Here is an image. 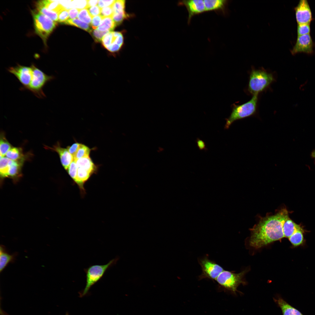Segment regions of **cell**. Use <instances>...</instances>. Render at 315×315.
Instances as JSON below:
<instances>
[{"mask_svg": "<svg viewBox=\"0 0 315 315\" xmlns=\"http://www.w3.org/2000/svg\"><path fill=\"white\" fill-rule=\"evenodd\" d=\"M22 162L13 161L10 167L8 176H14L18 173L20 170Z\"/></svg>", "mask_w": 315, "mask_h": 315, "instance_id": "cell-29", "label": "cell"}, {"mask_svg": "<svg viewBox=\"0 0 315 315\" xmlns=\"http://www.w3.org/2000/svg\"><path fill=\"white\" fill-rule=\"evenodd\" d=\"M115 1V0H99L98 5L100 8H101L105 7L111 6L113 5Z\"/></svg>", "mask_w": 315, "mask_h": 315, "instance_id": "cell-41", "label": "cell"}, {"mask_svg": "<svg viewBox=\"0 0 315 315\" xmlns=\"http://www.w3.org/2000/svg\"><path fill=\"white\" fill-rule=\"evenodd\" d=\"M302 228L300 225L295 223L289 217L285 221L283 227L284 237L289 238L296 231Z\"/></svg>", "mask_w": 315, "mask_h": 315, "instance_id": "cell-17", "label": "cell"}, {"mask_svg": "<svg viewBox=\"0 0 315 315\" xmlns=\"http://www.w3.org/2000/svg\"><path fill=\"white\" fill-rule=\"evenodd\" d=\"M88 9L92 17L99 15L101 13V9L98 6L92 7Z\"/></svg>", "mask_w": 315, "mask_h": 315, "instance_id": "cell-40", "label": "cell"}, {"mask_svg": "<svg viewBox=\"0 0 315 315\" xmlns=\"http://www.w3.org/2000/svg\"><path fill=\"white\" fill-rule=\"evenodd\" d=\"M310 24H298L297 27L298 36L310 34Z\"/></svg>", "mask_w": 315, "mask_h": 315, "instance_id": "cell-31", "label": "cell"}, {"mask_svg": "<svg viewBox=\"0 0 315 315\" xmlns=\"http://www.w3.org/2000/svg\"><path fill=\"white\" fill-rule=\"evenodd\" d=\"M179 4L184 6L188 10V24L194 16L206 12L204 0H183L179 2Z\"/></svg>", "mask_w": 315, "mask_h": 315, "instance_id": "cell-12", "label": "cell"}, {"mask_svg": "<svg viewBox=\"0 0 315 315\" xmlns=\"http://www.w3.org/2000/svg\"><path fill=\"white\" fill-rule=\"evenodd\" d=\"M109 32H102L96 29L92 30L90 33L95 42H98L102 41L104 36Z\"/></svg>", "mask_w": 315, "mask_h": 315, "instance_id": "cell-35", "label": "cell"}, {"mask_svg": "<svg viewBox=\"0 0 315 315\" xmlns=\"http://www.w3.org/2000/svg\"><path fill=\"white\" fill-rule=\"evenodd\" d=\"M78 168H81L88 171L92 174L96 171V167L89 156L75 160Z\"/></svg>", "mask_w": 315, "mask_h": 315, "instance_id": "cell-18", "label": "cell"}, {"mask_svg": "<svg viewBox=\"0 0 315 315\" xmlns=\"http://www.w3.org/2000/svg\"><path fill=\"white\" fill-rule=\"evenodd\" d=\"M35 32L46 45L47 40L56 26V22L37 10H32Z\"/></svg>", "mask_w": 315, "mask_h": 315, "instance_id": "cell-5", "label": "cell"}, {"mask_svg": "<svg viewBox=\"0 0 315 315\" xmlns=\"http://www.w3.org/2000/svg\"><path fill=\"white\" fill-rule=\"evenodd\" d=\"M0 141V156L4 157L7 152L11 148V146L6 138L1 136Z\"/></svg>", "mask_w": 315, "mask_h": 315, "instance_id": "cell-28", "label": "cell"}, {"mask_svg": "<svg viewBox=\"0 0 315 315\" xmlns=\"http://www.w3.org/2000/svg\"><path fill=\"white\" fill-rule=\"evenodd\" d=\"M311 155L313 157L315 158V150L312 153Z\"/></svg>", "mask_w": 315, "mask_h": 315, "instance_id": "cell-46", "label": "cell"}, {"mask_svg": "<svg viewBox=\"0 0 315 315\" xmlns=\"http://www.w3.org/2000/svg\"><path fill=\"white\" fill-rule=\"evenodd\" d=\"M288 217V212L284 208L275 214L261 218L251 229L250 245L259 249L284 237L283 225Z\"/></svg>", "mask_w": 315, "mask_h": 315, "instance_id": "cell-1", "label": "cell"}, {"mask_svg": "<svg viewBox=\"0 0 315 315\" xmlns=\"http://www.w3.org/2000/svg\"><path fill=\"white\" fill-rule=\"evenodd\" d=\"M258 96V95H253L250 100L241 105L233 104L230 116L225 119V129H229L232 123L237 120L254 115L257 111Z\"/></svg>", "mask_w": 315, "mask_h": 315, "instance_id": "cell-3", "label": "cell"}, {"mask_svg": "<svg viewBox=\"0 0 315 315\" xmlns=\"http://www.w3.org/2000/svg\"><path fill=\"white\" fill-rule=\"evenodd\" d=\"M115 37L113 32H110L105 35L103 38L102 42L103 45L106 48L114 43Z\"/></svg>", "mask_w": 315, "mask_h": 315, "instance_id": "cell-32", "label": "cell"}, {"mask_svg": "<svg viewBox=\"0 0 315 315\" xmlns=\"http://www.w3.org/2000/svg\"><path fill=\"white\" fill-rule=\"evenodd\" d=\"M13 161L6 157H1L0 161V172L3 177L8 176V173L10 165Z\"/></svg>", "mask_w": 315, "mask_h": 315, "instance_id": "cell-24", "label": "cell"}, {"mask_svg": "<svg viewBox=\"0 0 315 315\" xmlns=\"http://www.w3.org/2000/svg\"><path fill=\"white\" fill-rule=\"evenodd\" d=\"M6 157L13 161H23V154L20 148L12 147L7 153Z\"/></svg>", "mask_w": 315, "mask_h": 315, "instance_id": "cell-22", "label": "cell"}, {"mask_svg": "<svg viewBox=\"0 0 315 315\" xmlns=\"http://www.w3.org/2000/svg\"><path fill=\"white\" fill-rule=\"evenodd\" d=\"M245 273V271L236 274L224 270L216 281L221 287L235 293L239 285L243 283L242 279Z\"/></svg>", "mask_w": 315, "mask_h": 315, "instance_id": "cell-7", "label": "cell"}, {"mask_svg": "<svg viewBox=\"0 0 315 315\" xmlns=\"http://www.w3.org/2000/svg\"><path fill=\"white\" fill-rule=\"evenodd\" d=\"M88 0H71V8H75L80 10L87 8Z\"/></svg>", "mask_w": 315, "mask_h": 315, "instance_id": "cell-34", "label": "cell"}, {"mask_svg": "<svg viewBox=\"0 0 315 315\" xmlns=\"http://www.w3.org/2000/svg\"><path fill=\"white\" fill-rule=\"evenodd\" d=\"M119 259L116 257L104 265H95L84 269L86 274V284L81 296L86 295L91 287L103 277L106 271L115 265Z\"/></svg>", "mask_w": 315, "mask_h": 315, "instance_id": "cell-4", "label": "cell"}, {"mask_svg": "<svg viewBox=\"0 0 315 315\" xmlns=\"http://www.w3.org/2000/svg\"><path fill=\"white\" fill-rule=\"evenodd\" d=\"M80 145V144L76 142L74 143L71 146L67 147L68 151L73 157L76 154Z\"/></svg>", "mask_w": 315, "mask_h": 315, "instance_id": "cell-39", "label": "cell"}, {"mask_svg": "<svg viewBox=\"0 0 315 315\" xmlns=\"http://www.w3.org/2000/svg\"><path fill=\"white\" fill-rule=\"evenodd\" d=\"M40 1L46 8L58 13L62 9L64 8L58 0H41Z\"/></svg>", "mask_w": 315, "mask_h": 315, "instance_id": "cell-23", "label": "cell"}, {"mask_svg": "<svg viewBox=\"0 0 315 315\" xmlns=\"http://www.w3.org/2000/svg\"><path fill=\"white\" fill-rule=\"evenodd\" d=\"M125 0H115L112 5L113 13L125 12Z\"/></svg>", "mask_w": 315, "mask_h": 315, "instance_id": "cell-30", "label": "cell"}, {"mask_svg": "<svg viewBox=\"0 0 315 315\" xmlns=\"http://www.w3.org/2000/svg\"><path fill=\"white\" fill-rule=\"evenodd\" d=\"M65 315H69V314H68V313H67V312H66V314H65Z\"/></svg>", "mask_w": 315, "mask_h": 315, "instance_id": "cell-47", "label": "cell"}, {"mask_svg": "<svg viewBox=\"0 0 315 315\" xmlns=\"http://www.w3.org/2000/svg\"><path fill=\"white\" fill-rule=\"evenodd\" d=\"M103 18L100 15H97L92 18L90 25L93 29H96L101 23Z\"/></svg>", "mask_w": 315, "mask_h": 315, "instance_id": "cell-38", "label": "cell"}, {"mask_svg": "<svg viewBox=\"0 0 315 315\" xmlns=\"http://www.w3.org/2000/svg\"><path fill=\"white\" fill-rule=\"evenodd\" d=\"M92 18L87 8L80 10L78 16L79 20L90 24H91Z\"/></svg>", "mask_w": 315, "mask_h": 315, "instance_id": "cell-27", "label": "cell"}, {"mask_svg": "<svg viewBox=\"0 0 315 315\" xmlns=\"http://www.w3.org/2000/svg\"><path fill=\"white\" fill-rule=\"evenodd\" d=\"M116 25L112 17L103 18L101 24L97 28L102 32H112Z\"/></svg>", "mask_w": 315, "mask_h": 315, "instance_id": "cell-21", "label": "cell"}, {"mask_svg": "<svg viewBox=\"0 0 315 315\" xmlns=\"http://www.w3.org/2000/svg\"><path fill=\"white\" fill-rule=\"evenodd\" d=\"M294 9L298 24H310L313 20L312 14L307 0H300Z\"/></svg>", "mask_w": 315, "mask_h": 315, "instance_id": "cell-10", "label": "cell"}, {"mask_svg": "<svg viewBox=\"0 0 315 315\" xmlns=\"http://www.w3.org/2000/svg\"><path fill=\"white\" fill-rule=\"evenodd\" d=\"M202 272L199 276V280L207 278L216 280L220 274L223 270V268L214 261L209 259L206 256L199 259Z\"/></svg>", "mask_w": 315, "mask_h": 315, "instance_id": "cell-8", "label": "cell"}, {"mask_svg": "<svg viewBox=\"0 0 315 315\" xmlns=\"http://www.w3.org/2000/svg\"><path fill=\"white\" fill-rule=\"evenodd\" d=\"M280 308L283 315H304L299 310L293 307L281 297L275 300Z\"/></svg>", "mask_w": 315, "mask_h": 315, "instance_id": "cell-16", "label": "cell"}, {"mask_svg": "<svg viewBox=\"0 0 315 315\" xmlns=\"http://www.w3.org/2000/svg\"><path fill=\"white\" fill-rule=\"evenodd\" d=\"M90 149L86 146L80 144L79 148L74 157V160L89 156Z\"/></svg>", "mask_w": 315, "mask_h": 315, "instance_id": "cell-26", "label": "cell"}, {"mask_svg": "<svg viewBox=\"0 0 315 315\" xmlns=\"http://www.w3.org/2000/svg\"><path fill=\"white\" fill-rule=\"evenodd\" d=\"M314 46L310 34L298 36L296 43L290 52L293 55L300 52L310 54L313 53Z\"/></svg>", "mask_w": 315, "mask_h": 315, "instance_id": "cell-11", "label": "cell"}, {"mask_svg": "<svg viewBox=\"0 0 315 315\" xmlns=\"http://www.w3.org/2000/svg\"><path fill=\"white\" fill-rule=\"evenodd\" d=\"M58 15V22L64 24L69 19V11L65 8L61 10Z\"/></svg>", "mask_w": 315, "mask_h": 315, "instance_id": "cell-36", "label": "cell"}, {"mask_svg": "<svg viewBox=\"0 0 315 315\" xmlns=\"http://www.w3.org/2000/svg\"><path fill=\"white\" fill-rule=\"evenodd\" d=\"M18 255L15 252L10 254L7 252L5 246L1 245L0 247V271L1 272L10 263L13 262Z\"/></svg>", "mask_w": 315, "mask_h": 315, "instance_id": "cell-15", "label": "cell"}, {"mask_svg": "<svg viewBox=\"0 0 315 315\" xmlns=\"http://www.w3.org/2000/svg\"><path fill=\"white\" fill-rule=\"evenodd\" d=\"M113 13L112 6L104 7L101 9L100 15L103 17H112Z\"/></svg>", "mask_w": 315, "mask_h": 315, "instance_id": "cell-37", "label": "cell"}, {"mask_svg": "<svg viewBox=\"0 0 315 315\" xmlns=\"http://www.w3.org/2000/svg\"><path fill=\"white\" fill-rule=\"evenodd\" d=\"M64 24L79 27L89 33H90L92 30L91 27L89 24L81 21L77 18L72 20L69 19Z\"/></svg>", "mask_w": 315, "mask_h": 315, "instance_id": "cell-25", "label": "cell"}, {"mask_svg": "<svg viewBox=\"0 0 315 315\" xmlns=\"http://www.w3.org/2000/svg\"><path fill=\"white\" fill-rule=\"evenodd\" d=\"M304 230L303 228L295 232L289 238V240L293 247L303 245L305 240L304 237Z\"/></svg>", "mask_w": 315, "mask_h": 315, "instance_id": "cell-19", "label": "cell"}, {"mask_svg": "<svg viewBox=\"0 0 315 315\" xmlns=\"http://www.w3.org/2000/svg\"><path fill=\"white\" fill-rule=\"evenodd\" d=\"M196 142L197 146L200 150H207L206 147L205 142L202 140L197 138L196 140Z\"/></svg>", "mask_w": 315, "mask_h": 315, "instance_id": "cell-44", "label": "cell"}, {"mask_svg": "<svg viewBox=\"0 0 315 315\" xmlns=\"http://www.w3.org/2000/svg\"><path fill=\"white\" fill-rule=\"evenodd\" d=\"M31 66L32 70V77L27 90L38 98H44L46 96L43 90V87L48 82L54 79L55 77L47 75L34 64Z\"/></svg>", "mask_w": 315, "mask_h": 315, "instance_id": "cell-6", "label": "cell"}, {"mask_svg": "<svg viewBox=\"0 0 315 315\" xmlns=\"http://www.w3.org/2000/svg\"><path fill=\"white\" fill-rule=\"evenodd\" d=\"M206 12L214 11L226 14L229 1L226 0H204Z\"/></svg>", "mask_w": 315, "mask_h": 315, "instance_id": "cell-13", "label": "cell"}, {"mask_svg": "<svg viewBox=\"0 0 315 315\" xmlns=\"http://www.w3.org/2000/svg\"><path fill=\"white\" fill-rule=\"evenodd\" d=\"M9 72L13 74L22 85L21 90H27L29 85L32 77V70L29 67L18 64L8 69Z\"/></svg>", "mask_w": 315, "mask_h": 315, "instance_id": "cell-9", "label": "cell"}, {"mask_svg": "<svg viewBox=\"0 0 315 315\" xmlns=\"http://www.w3.org/2000/svg\"><path fill=\"white\" fill-rule=\"evenodd\" d=\"M80 10L75 8H72L69 9L68 10L69 15V19H74L77 18L78 17Z\"/></svg>", "mask_w": 315, "mask_h": 315, "instance_id": "cell-42", "label": "cell"}, {"mask_svg": "<svg viewBox=\"0 0 315 315\" xmlns=\"http://www.w3.org/2000/svg\"><path fill=\"white\" fill-rule=\"evenodd\" d=\"M37 10L42 14L48 17L54 22H57L58 20V13L51 11L46 8L41 3L40 1L36 4Z\"/></svg>", "mask_w": 315, "mask_h": 315, "instance_id": "cell-20", "label": "cell"}, {"mask_svg": "<svg viewBox=\"0 0 315 315\" xmlns=\"http://www.w3.org/2000/svg\"><path fill=\"white\" fill-rule=\"evenodd\" d=\"M273 74L264 68H252L250 72L248 90L253 95H258L264 91L275 81Z\"/></svg>", "mask_w": 315, "mask_h": 315, "instance_id": "cell-2", "label": "cell"}, {"mask_svg": "<svg viewBox=\"0 0 315 315\" xmlns=\"http://www.w3.org/2000/svg\"><path fill=\"white\" fill-rule=\"evenodd\" d=\"M121 47V46L118 44H113L107 47L106 48L109 51L113 52L118 51Z\"/></svg>", "mask_w": 315, "mask_h": 315, "instance_id": "cell-43", "label": "cell"}, {"mask_svg": "<svg viewBox=\"0 0 315 315\" xmlns=\"http://www.w3.org/2000/svg\"><path fill=\"white\" fill-rule=\"evenodd\" d=\"M67 170L69 174L75 182L77 178L78 167L74 160L70 164Z\"/></svg>", "mask_w": 315, "mask_h": 315, "instance_id": "cell-33", "label": "cell"}, {"mask_svg": "<svg viewBox=\"0 0 315 315\" xmlns=\"http://www.w3.org/2000/svg\"><path fill=\"white\" fill-rule=\"evenodd\" d=\"M98 0H88L87 8L88 9L90 7L96 6L98 3Z\"/></svg>", "mask_w": 315, "mask_h": 315, "instance_id": "cell-45", "label": "cell"}, {"mask_svg": "<svg viewBox=\"0 0 315 315\" xmlns=\"http://www.w3.org/2000/svg\"><path fill=\"white\" fill-rule=\"evenodd\" d=\"M50 149L57 153L62 166L67 170L74 160L73 156L69 153L67 148L60 147L58 144Z\"/></svg>", "mask_w": 315, "mask_h": 315, "instance_id": "cell-14", "label": "cell"}]
</instances>
